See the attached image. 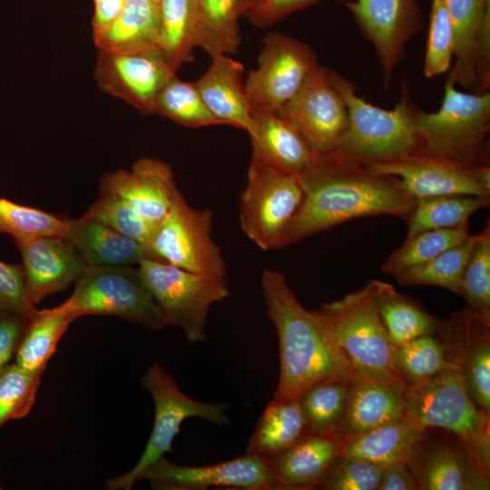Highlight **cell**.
I'll return each mask as SVG.
<instances>
[{"label":"cell","mask_w":490,"mask_h":490,"mask_svg":"<svg viewBox=\"0 0 490 490\" xmlns=\"http://www.w3.org/2000/svg\"><path fill=\"white\" fill-rule=\"evenodd\" d=\"M83 215L140 241L146 248L155 226L119 196L101 191Z\"/></svg>","instance_id":"obj_44"},{"label":"cell","mask_w":490,"mask_h":490,"mask_svg":"<svg viewBox=\"0 0 490 490\" xmlns=\"http://www.w3.org/2000/svg\"><path fill=\"white\" fill-rule=\"evenodd\" d=\"M259 0H239V12L240 15H244L250 8H251Z\"/></svg>","instance_id":"obj_52"},{"label":"cell","mask_w":490,"mask_h":490,"mask_svg":"<svg viewBox=\"0 0 490 490\" xmlns=\"http://www.w3.org/2000/svg\"><path fill=\"white\" fill-rule=\"evenodd\" d=\"M258 66L244 84L252 112H277L299 90L319 64L307 44L280 33H270L263 40Z\"/></svg>","instance_id":"obj_12"},{"label":"cell","mask_w":490,"mask_h":490,"mask_svg":"<svg viewBox=\"0 0 490 490\" xmlns=\"http://www.w3.org/2000/svg\"><path fill=\"white\" fill-rule=\"evenodd\" d=\"M336 466H331L320 485L330 490H375L377 489L383 466L352 457L339 456Z\"/></svg>","instance_id":"obj_46"},{"label":"cell","mask_w":490,"mask_h":490,"mask_svg":"<svg viewBox=\"0 0 490 490\" xmlns=\"http://www.w3.org/2000/svg\"><path fill=\"white\" fill-rule=\"evenodd\" d=\"M251 161L278 172L299 175L313 156L307 142L276 113L252 112Z\"/></svg>","instance_id":"obj_24"},{"label":"cell","mask_w":490,"mask_h":490,"mask_svg":"<svg viewBox=\"0 0 490 490\" xmlns=\"http://www.w3.org/2000/svg\"><path fill=\"white\" fill-rule=\"evenodd\" d=\"M319 0H259L244 15L258 27H268Z\"/></svg>","instance_id":"obj_48"},{"label":"cell","mask_w":490,"mask_h":490,"mask_svg":"<svg viewBox=\"0 0 490 490\" xmlns=\"http://www.w3.org/2000/svg\"><path fill=\"white\" fill-rule=\"evenodd\" d=\"M177 189L172 167L150 157L137 160L129 171L103 174L99 183V191L119 196L153 225L168 212Z\"/></svg>","instance_id":"obj_21"},{"label":"cell","mask_w":490,"mask_h":490,"mask_svg":"<svg viewBox=\"0 0 490 490\" xmlns=\"http://www.w3.org/2000/svg\"><path fill=\"white\" fill-rule=\"evenodd\" d=\"M139 480H148L152 488L162 490H204L211 487L282 489L264 459L248 453L206 466L176 465L162 456L148 466Z\"/></svg>","instance_id":"obj_16"},{"label":"cell","mask_w":490,"mask_h":490,"mask_svg":"<svg viewBox=\"0 0 490 490\" xmlns=\"http://www.w3.org/2000/svg\"><path fill=\"white\" fill-rule=\"evenodd\" d=\"M363 35L373 45L388 90L409 40L424 25L417 0H344Z\"/></svg>","instance_id":"obj_13"},{"label":"cell","mask_w":490,"mask_h":490,"mask_svg":"<svg viewBox=\"0 0 490 490\" xmlns=\"http://www.w3.org/2000/svg\"><path fill=\"white\" fill-rule=\"evenodd\" d=\"M13 240L22 257L27 297L34 307L47 296L66 289L88 267L64 237L32 236Z\"/></svg>","instance_id":"obj_20"},{"label":"cell","mask_w":490,"mask_h":490,"mask_svg":"<svg viewBox=\"0 0 490 490\" xmlns=\"http://www.w3.org/2000/svg\"><path fill=\"white\" fill-rule=\"evenodd\" d=\"M470 235L468 225L430 230L406 239L382 263V270L396 278L404 270L423 264Z\"/></svg>","instance_id":"obj_37"},{"label":"cell","mask_w":490,"mask_h":490,"mask_svg":"<svg viewBox=\"0 0 490 490\" xmlns=\"http://www.w3.org/2000/svg\"><path fill=\"white\" fill-rule=\"evenodd\" d=\"M349 384L324 380L305 390L299 397L306 430L318 433L334 432L345 411Z\"/></svg>","instance_id":"obj_40"},{"label":"cell","mask_w":490,"mask_h":490,"mask_svg":"<svg viewBox=\"0 0 490 490\" xmlns=\"http://www.w3.org/2000/svg\"><path fill=\"white\" fill-rule=\"evenodd\" d=\"M453 28L454 64L447 80L472 93L490 88V0H444Z\"/></svg>","instance_id":"obj_17"},{"label":"cell","mask_w":490,"mask_h":490,"mask_svg":"<svg viewBox=\"0 0 490 490\" xmlns=\"http://www.w3.org/2000/svg\"><path fill=\"white\" fill-rule=\"evenodd\" d=\"M355 376L407 387L377 307V280L314 310Z\"/></svg>","instance_id":"obj_3"},{"label":"cell","mask_w":490,"mask_h":490,"mask_svg":"<svg viewBox=\"0 0 490 490\" xmlns=\"http://www.w3.org/2000/svg\"><path fill=\"white\" fill-rule=\"evenodd\" d=\"M267 314L279 347V377L273 398L299 399L324 380L350 384L355 377L327 335L314 310L306 309L289 287L285 275L263 270L260 279Z\"/></svg>","instance_id":"obj_2"},{"label":"cell","mask_w":490,"mask_h":490,"mask_svg":"<svg viewBox=\"0 0 490 490\" xmlns=\"http://www.w3.org/2000/svg\"><path fill=\"white\" fill-rule=\"evenodd\" d=\"M394 363L407 384L457 368L449 359L443 341L434 335H423L395 347Z\"/></svg>","instance_id":"obj_38"},{"label":"cell","mask_w":490,"mask_h":490,"mask_svg":"<svg viewBox=\"0 0 490 490\" xmlns=\"http://www.w3.org/2000/svg\"><path fill=\"white\" fill-rule=\"evenodd\" d=\"M64 238L88 266H132L151 259L140 241L84 215L70 220Z\"/></svg>","instance_id":"obj_27"},{"label":"cell","mask_w":490,"mask_h":490,"mask_svg":"<svg viewBox=\"0 0 490 490\" xmlns=\"http://www.w3.org/2000/svg\"><path fill=\"white\" fill-rule=\"evenodd\" d=\"M417 152L467 165L489 164L490 92L464 93L446 80L440 108H416Z\"/></svg>","instance_id":"obj_6"},{"label":"cell","mask_w":490,"mask_h":490,"mask_svg":"<svg viewBox=\"0 0 490 490\" xmlns=\"http://www.w3.org/2000/svg\"><path fill=\"white\" fill-rule=\"evenodd\" d=\"M328 72L348 112L347 127L335 150L362 164L387 162L418 152L416 107L407 84L394 109L386 110L358 96L350 81L338 72L332 69Z\"/></svg>","instance_id":"obj_4"},{"label":"cell","mask_w":490,"mask_h":490,"mask_svg":"<svg viewBox=\"0 0 490 490\" xmlns=\"http://www.w3.org/2000/svg\"><path fill=\"white\" fill-rule=\"evenodd\" d=\"M153 1H155V2L159 3V1H160V0H153Z\"/></svg>","instance_id":"obj_53"},{"label":"cell","mask_w":490,"mask_h":490,"mask_svg":"<svg viewBox=\"0 0 490 490\" xmlns=\"http://www.w3.org/2000/svg\"><path fill=\"white\" fill-rule=\"evenodd\" d=\"M176 69L159 48L132 53L99 51L94 67L98 86L142 113H153L158 94Z\"/></svg>","instance_id":"obj_14"},{"label":"cell","mask_w":490,"mask_h":490,"mask_svg":"<svg viewBox=\"0 0 490 490\" xmlns=\"http://www.w3.org/2000/svg\"><path fill=\"white\" fill-rule=\"evenodd\" d=\"M78 318L56 307L31 317L15 354V363L31 374H43L70 324Z\"/></svg>","instance_id":"obj_30"},{"label":"cell","mask_w":490,"mask_h":490,"mask_svg":"<svg viewBox=\"0 0 490 490\" xmlns=\"http://www.w3.org/2000/svg\"><path fill=\"white\" fill-rule=\"evenodd\" d=\"M213 212L191 207L177 189L166 215L154 226L151 259L187 271L225 279L227 265L211 237Z\"/></svg>","instance_id":"obj_10"},{"label":"cell","mask_w":490,"mask_h":490,"mask_svg":"<svg viewBox=\"0 0 490 490\" xmlns=\"http://www.w3.org/2000/svg\"><path fill=\"white\" fill-rule=\"evenodd\" d=\"M476 239L477 234H470L459 244L423 264L404 270L395 279L403 286L432 285L458 294L464 270Z\"/></svg>","instance_id":"obj_36"},{"label":"cell","mask_w":490,"mask_h":490,"mask_svg":"<svg viewBox=\"0 0 490 490\" xmlns=\"http://www.w3.org/2000/svg\"><path fill=\"white\" fill-rule=\"evenodd\" d=\"M377 307L395 347L423 335L436 333L439 320L391 284L377 280Z\"/></svg>","instance_id":"obj_32"},{"label":"cell","mask_w":490,"mask_h":490,"mask_svg":"<svg viewBox=\"0 0 490 490\" xmlns=\"http://www.w3.org/2000/svg\"><path fill=\"white\" fill-rule=\"evenodd\" d=\"M137 270L167 325L181 328L189 343L207 342L209 309L230 296L226 279L195 274L152 259L142 260Z\"/></svg>","instance_id":"obj_8"},{"label":"cell","mask_w":490,"mask_h":490,"mask_svg":"<svg viewBox=\"0 0 490 490\" xmlns=\"http://www.w3.org/2000/svg\"><path fill=\"white\" fill-rule=\"evenodd\" d=\"M292 124L313 153L331 151L347 127L348 112L328 68L318 66L277 112Z\"/></svg>","instance_id":"obj_15"},{"label":"cell","mask_w":490,"mask_h":490,"mask_svg":"<svg viewBox=\"0 0 490 490\" xmlns=\"http://www.w3.org/2000/svg\"><path fill=\"white\" fill-rule=\"evenodd\" d=\"M455 40L444 0H433L423 74L427 79L448 72L452 66Z\"/></svg>","instance_id":"obj_45"},{"label":"cell","mask_w":490,"mask_h":490,"mask_svg":"<svg viewBox=\"0 0 490 490\" xmlns=\"http://www.w3.org/2000/svg\"><path fill=\"white\" fill-rule=\"evenodd\" d=\"M153 113L187 127L221 124L205 104L194 83L180 80L176 76L161 90Z\"/></svg>","instance_id":"obj_39"},{"label":"cell","mask_w":490,"mask_h":490,"mask_svg":"<svg viewBox=\"0 0 490 490\" xmlns=\"http://www.w3.org/2000/svg\"><path fill=\"white\" fill-rule=\"evenodd\" d=\"M197 47L211 57L230 54L240 47L239 0H194Z\"/></svg>","instance_id":"obj_33"},{"label":"cell","mask_w":490,"mask_h":490,"mask_svg":"<svg viewBox=\"0 0 490 490\" xmlns=\"http://www.w3.org/2000/svg\"><path fill=\"white\" fill-rule=\"evenodd\" d=\"M405 415L422 428L451 432L490 475V416L471 399L458 368L407 384Z\"/></svg>","instance_id":"obj_5"},{"label":"cell","mask_w":490,"mask_h":490,"mask_svg":"<svg viewBox=\"0 0 490 490\" xmlns=\"http://www.w3.org/2000/svg\"><path fill=\"white\" fill-rule=\"evenodd\" d=\"M306 431L299 399L273 398L251 435L246 453L266 457L283 451Z\"/></svg>","instance_id":"obj_31"},{"label":"cell","mask_w":490,"mask_h":490,"mask_svg":"<svg viewBox=\"0 0 490 490\" xmlns=\"http://www.w3.org/2000/svg\"><path fill=\"white\" fill-rule=\"evenodd\" d=\"M378 490H416V479L407 464L397 463L383 468Z\"/></svg>","instance_id":"obj_50"},{"label":"cell","mask_w":490,"mask_h":490,"mask_svg":"<svg viewBox=\"0 0 490 490\" xmlns=\"http://www.w3.org/2000/svg\"><path fill=\"white\" fill-rule=\"evenodd\" d=\"M161 15L153 0H126L115 21L93 37L99 51L132 53L159 48Z\"/></svg>","instance_id":"obj_29"},{"label":"cell","mask_w":490,"mask_h":490,"mask_svg":"<svg viewBox=\"0 0 490 490\" xmlns=\"http://www.w3.org/2000/svg\"><path fill=\"white\" fill-rule=\"evenodd\" d=\"M92 18L93 37L108 28L121 14L126 0H93Z\"/></svg>","instance_id":"obj_51"},{"label":"cell","mask_w":490,"mask_h":490,"mask_svg":"<svg viewBox=\"0 0 490 490\" xmlns=\"http://www.w3.org/2000/svg\"><path fill=\"white\" fill-rule=\"evenodd\" d=\"M392 383L355 376L349 384L343 417L348 436L392 422L405 414V389Z\"/></svg>","instance_id":"obj_26"},{"label":"cell","mask_w":490,"mask_h":490,"mask_svg":"<svg viewBox=\"0 0 490 490\" xmlns=\"http://www.w3.org/2000/svg\"><path fill=\"white\" fill-rule=\"evenodd\" d=\"M31 317L0 309V373L15 356Z\"/></svg>","instance_id":"obj_49"},{"label":"cell","mask_w":490,"mask_h":490,"mask_svg":"<svg viewBox=\"0 0 490 490\" xmlns=\"http://www.w3.org/2000/svg\"><path fill=\"white\" fill-rule=\"evenodd\" d=\"M364 165L374 173L397 178L402 188L416 200L447 194L490 199V191L475 176L474 165L420 152Z\"/></svg>","instance_id":"obj_19"},{"label":"cell","mask_w":490,"mask_h":490,"mask_svg":"<svg viewBox=\"0 0 490 490\" xmlns=\"http://www.w3.org/2000/svg\"><path fill=\"white\" fill-rule=\"evenodd\" d=\"M303 199L298 175L287 174L254 161L240 198L242 231L263 250L276 245Z\"/></svg>","instance_id":"obj_11"},{"label":"cell","mask_w":490,"mask_h":490,"mask_svg":"<svg viewBox=\"0 0 490 490\" xmlns=\"http://www.w3.org/2000/svg\"><path fill=\"white\" fill-rule=\"evenodd\" d=\"M489 204L490 199L464 194L416 199L414 210L406 220L407 238L425 230L468 225L469 217Z\"/></svg>","instance_id":"obj_34"},{"label":"cell","mask_w":490,"mask_h":490,"mask_svg":"<svg viewBox=\"0 0 490 490\" xmlns=\"http://www.w3.org/2000/svg\"><path fill=\"white\" fill-rule=\"evenodd\" d=\"M43 374H31L15 362L0 373V427L10 420L25 417L31 411Z\"/></svg>","instance_id":"obj_43"},{"label":"cell","mask_w":490,"mask_h":490,"mask_svg":"<svg viewBox=\"0 0 490 490\" xmlns=\"http://www.w3.org/2000/svg\"><path fill=\"white\" fill-rule=\"evenodd\" d=\"M436 332L471 399L490 416V320L468 308L439 321Z\"/></svg>","instance_id":"obj_18"},{"label":"cell","mask_w":490,"mask_h":490,"mask_svg":"<svg viewBox=\"0 0 490 490\" xmlns=\"http://www.w3.org/2000/svg\"><path fill=\"white\" fill-rule=\"evenodd\" d=\"M425 431L404 414L392 422L346 437L339 456L358 458L383 467L407 464Z\"/></svg>","instance_id":"obj_28"},{"label":"cell","mask_w":490,"mask_h":490,"mask_svg":"<svg viewBox=\"0 0 490 490\" xmlns=\"http://www.w3.org/2000/svg\"><path fill=\"white\" fill-rule=\"evenodd\" d=\"M343 442L332 433L306 430L290 446L262 457L282 489L319 485L335 460Z\"/></svg>","instance_id":"obj_23"},{"label":"cell","mask_w":490,"mask_h":490,"mask_svg":"<svg viewBox=\"0 0 490 490\" xmlns=\"http://www.w3.org/2000/svg\"><path fill=\"white\" fill-rule=\"evenodd\" d=\"M298 177L303 199L275 249L358 218L407 220L416 204L397 178L374 173L335 149L314 153Z\"/></svg>","instance_id":"obj_1"},{"label":"cell","mask_w":490,"mask_h":490,"mask_svg":"<svg viewBox=\"0 0 490 490\" xmlns=\"http://www.w3.org/2000/svg\"><path fill=\"white\" fill-rule=\"evenodd\" d=\"M57 308L77 318L112 316L155 330L167 325L138 270L131 266H88L71 296Z\"/></svg>","instance_id":"obj_7"},{"label":"cell","mask_w":490,"mask_h":490,"mask_svg":"<svg viewBox=\"0 0 490 490\" xmlns=\"http://www.w3.org/2000/svg\"><path fill=\"white\" fill-rule=\"evenodd\" d=\"M407 466L418 489L488 490L487 476L470 453L457 441L428 444L423 437L414 449Z\"/></svg>","instance_id":"obj_22"},{"label":"cell","mask_w":490,"mask_h":490,"mask_svg":"<svg viewBox=\"0 0 490 490\" xmlns=\"http://www.w3.org/2000/svg\"><path fill=\"white\" fill-rule=\"evenodd\" d=\"M458 295L469 309L490 320V224L477 233V239L466 265Z\"/></svg>","instance_id":"obj_42"},{"label":"cell","mask_w":490,"mask_h":490,"mask_svg":"<svg viewBox=\"0 0 490 490\" xmlns=\"http://www.w3.org/2000/svg\"><path fill=\"white\" fill-rule=\"evenodd\" d=\"M141 383L154 402L152 430L136 465L127 473L110 478L106 482V489H132L148 466L166 453L172 452L173 439L185 418L198 416L215 424L230 422L226 415L227 405L204 403L189 397L180 389L172 376L158 363L149 367Z\"/></svg>","instance_id":"obj_9"},{"label":"cell","mask_w":490,"mask_h":490,"mask_svg":"<svg viewBox=\"0 0 490 490\" xmlns=\"http://www.w3.org/2000/svg\"><path fill=\"white\" fill-rule=\"evenodd\" d=\"M206 73L194 82L202 100L221 124L250 133L252 113L242 83L243 64L228 54H216Z\"/></svg>","instance_id":"obj_25"},{"label":"cell","mask_w":490,"mask_h":490,"mask_svg":"<svg viewBox=\"0 0 490 490\" xmlns=\"http://www.w3.org/2000/svg\"><path fill=\"white\" fill-rule=\"evenodd\" d=\"M159 49L178 70L194 60L197 17L194 0H160Z\"/></svg>","instance_id":"obj_35"},{"label":"cell","mask_w":490,"mask_h":490,"mask_svg":"<svg viewBox=\"0 0 490 490\" xmlns=\"http://www.w3.org/2000/svg\"><path fill=\"white\" fill-rule=\"evenodd\" d=\"M70 219L0 197V234L13 239L65 236Z\"/></svg>","instance_id":"obj_41"},{"label":"cell","mask_w":490,"mask_h":490,"mask_svg":"<svg viewBox=\"0 0 490 490\" xmlns=\"http://www.w3.org/2000/svg\"><path fill=\"white\" fill-rule=\"evenodd\" d=\"M0 309L27 317L37 310L27 297L22 265L0 260Z\"/></svg>","instance_id":"obj_47"}]
</instances>
